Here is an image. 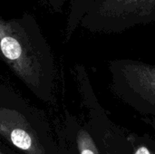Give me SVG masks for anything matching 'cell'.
Wrapping results in <instances>:
<instances>
[{"label": "cell", "instance_id": "1", "mask_svg": "<svg viewBox=\"0 0 155 154\" xmlns=\"http://www.w3.org/2000/svg\"><path fill=\"white\" fill-rule=\"evenodd\" d=\"M155 22V0H94L80 24L94 34H121Z\"/></svg>", "mask_w": 155, "mask_h": 154}, {"label": "cell", "instance_id": "3", "mask_svg": "<svg viewBox=\"0 0 155 154\" xmlns=\"http://www.w3.org/2000/svg\"><path fill=\"white\" fill-rule=\"evenodd\" d=\"M113 91L125 99L155 104V64L135 59H115L108 64Z\"/></svg>", "mask_w": 155, "mask_h": 154}, {"label": "cell", "instance_id": "6", "mask_svg": "<svg viewBox=\"0 0 155 154\" xmlns=\"http://www.w3.org/2000/svg\"><path fill=\"white\" fill-rule=\"evenodd\" d=\"M135 154H151V153H150V152H149V150H148L147 148H145V147H141V148L136 152V153Z\"/></svg>", "mask_w": 155, "mask_h": 154}, {"label": "cell", "instance_id": "5", "mask_svg": "<svg viewBox=\"0 0 155 154\" xmlns=\"http://www.w3.org/2000/svg\"><path fill=\"white\" fill-rule=\"evenodd\" d=\"M11 141L19 149L28 150L31 147L32 141L29 134L22 129H15L11 133Z\"/></svg>", "mask_w": 155, "mask_h": 154}, {"label": "cell", "instance_id": "4", "mask_svg": "<svg viewBox=\"0 0 155 154\" xmlns=\"http://www.w3.org/2000/svg\"><path fill=\"white\" fill-rule=\"evenodd\" d=\"M94 0H74L72 7V12L69 19L68 32L71 34L80 24L84 15L85 14L88 6Z\"/></svg>", "mask_w": 155, "mask_h": 154}, {"label": "cell", "instance_id": "7", "mask_svg": "<svg viewBox=\"0 0 155 154\" xmlns=\"http://www.w3.org/2000/svg\"><path fill=\"white\" fill-rule=\"evenodd\" d=\"M82 154H94L92 151H90V150H84L83 152H82Z\"/></svg>", "mask_w": 155, "mask_h": 154}, {"label": "cell", "instance_id": "2", "mask_svg": "<svg viewBox=\"0 0 155 154\" xmlns=\"http://www.w3.org/2000/svg\"><path fill=\"white\" fill-rule=\"evenodd\" d=\"M0 59L30 87H37L44 69L30 38L18 23L0 17Z\"/></svg>", "mask_w": 155, "mask_h": 154}]
</instances>
